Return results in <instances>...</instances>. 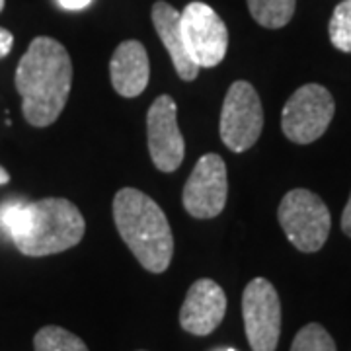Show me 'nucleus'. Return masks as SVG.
<instances>
[{
    "instance_id": "obj_21",
    "label": "nucleus",
    "mask_w": 351,
    "mask_h": 351,
    "mask_svg": "<svg viewBox=\"0 0 351 351\" xmlns=\"http://www.w3.org/2000/svg\"><path fill=\"white\" fill-rule=\"evenodd\" d=\"M10 182V174L0 166V186H4V184H8Z\"/></svg>"
},
{
    "instance_id": "obj_16",
    "label": "nucleus",
    "mask_w": 351,
    "mask_h": 351,
    "mask_svg": "<svg viewBox=\"0 0 351 351\" xmlns=\"http://www.w3.org/2000/svg\"><path fill=\"white\" fill-rule=\"evenodd\" d=\"M328 32L336 49L351 53V0H343L334 8Z\"/></svg>"
},
{
    "instance_id": "obj_17",
    "label": "nucleus",
    "mask_w": 351,
    "mask_h": 351,
    "mask_svg": "<svg viewBox=\"0 0 351 351\" xmlns=\"http://www.w3.org/2000/svg\"><path fill=\"white\" fill-rule=\"evenodd\" d=\"M291 351H336V341L328 330L316 322H311L297 332Z\"/></svg>"
},
{
    "instance_id": "obj_5",
    "label": "nucleus",
    "mask_w": 351,
    "mask_h": 351,
    "mask_svg": "<svg viewBox=\"0 0 351 351\" xmlns=\"http://www.w3.org/2000/svg\"><path fill=\"white\" fill-rule=\"evenodd\" d=\"M336 113V101L330 90L320 84H304L293 92L283 113V135L297 145H311L322 137Z\"/></svg>"
},
{
    "instance_id": "obj_6",
    "label": "nucleus",
    "mask_w": 351,
    "mask_h": 351,
    "mask_svg": "<svg viewBox=\"0 0 351 351\" xmlns=\"http://www.w3.org/2000/svg\"><path fill=\"white\" fill-rule=\"evenodd\" d=\"M221 141L232 152L252 149L263 129V108L256 88L246 80L232 82L221 110Z\"/></svg>"
},
{
    "instance_id": "obj_20",
    "label": "nucleus",
    "mask_w": 351,
    "mask_h": 351,
    "mask_svg": "<svg viewBox=\"0 0 351 351\" xmlns=\"http://www.w3.org/2000/svg\"><path fill=\"white\" fill-rule=\"evenodd\" d=\"M92 0H59V4L63 6L64 10H82L86 8Z\"/></svg>"
},
{
    "instance_id": "obj_23",
    "label": "nucleus",
    "mask_w": 351,
    "mask_h": 351,
    "mask_svg": "<svg viewBox=\"0 0 351 351\" xmlns=\"http://www.w3.org/2000/svg\"><path fill=\"white\" fill-rule=\"evenodd\" d=\"M225 351H234V350H225Z\"/></svg>"
},
{
    "instance_id": "obj_4",
    "label": "nucleus",
    "mask_w": 351,
    "mask_h": 351,
    "mask_svg": "<svg viewBox=\"0 0 351 351\" xmlns=\"http://www.w3.org/2000/svg\"><path fill=\"white\" fill-rule=\"evenodd\" d=\"M277 219L297 250L313 254L326 244L332 217L326 203L308 189H291L283 195Z\"/></svg>"
},
{
    "instance_id": "obj_13",
    "label": "nucleus",
    "mask_w": 351,
    "mask_h": 351,
    "mask_svg": "<svg viewBox=\"0 0 351 351\" xmlns=\"http://www.w3.org/2000/svg\"><path fill=\"white\" fill-rule=\"evenodd\" d=\"M152 24H154V29L164 43V47L170 53V59L174 63L178 76L186 82L195 80L199 75V66L191 61V57L186 51V45H184L182 27H180V12L168 2L158 0L152 6Z\"/></svg>"
},
{
    "instance_id": "obj_3",
    "label": "nucleus",
    "mask_w": 351,
    "mask_h": 351,
    "mask_svg": "<svg viewBox=\"0 0 351 351\" xmlns=\"http://www.w3.org/2000/svg\"><path fill=\"white\" fill-rule=\"evenodd\" d=\"M117 232L138 263L151 274H164L174 256V234L156 201L141 189L123 188L113 197Z\"/></svg>"
},
{
    "instance_id": "obj_18",
    "label": "nucleus",
    "mask_w": 351,
    "mask_h": 351,
    "mask_svg": "<svg viewBox=\"0 0 351 351\" xmlns=\"http://www.w3.org/2000/svg\"><path fill=\"white\" fill-rule=\"evenodd\" d=\"M14 45V36L6 29V27H0V59H4L6 55H10Z\"/></svg>"
},
{
    "instance_id": "obj_15",
    "label": "nucleus",
    "mask_w": 351,
    "mask_h": 351,
    "mask_svg": "<svg viewBox=\"0 0 351 351\" xmlns=\"http://www.w3.org/2000/svg\"><path fill=\"white\" fill-rule=\"evenodd\" d=\"M36 351H88L86 343L76 334L61 326H45L34 336Z\"/></svg>"
},
{
    "instance_id": "obj_2",
    "label": "nucleus",
    "mask_w": 351,
    "mask_h": 351,
    "mask_svg": "<svg viewBox=\"0 0 351 351\" xmlns=\"http://www.w3.org/2000/svg\"><path fill=\"white\" fill-rule=\"evenodd\" d=\"M0 225L12 239L14 246L29 258L71 250L86 230L82 213L64 197L8 203L0 209Z\"/></svg>"
},
{
    "instance_id": "obj_10",
    "label": "nucleus",
    "mask_w": 351,
    "mask_h": 351,
    "mask_svg": "<svg viewBox=\"0 0 351 351\" xmlns=\"http://www.w3.org/2000/svg\"><path fill=\"white\" fill-rule=\"evenodd\" d=\"M147 143L152 164L160 172H176L186 156V143L178 127V106L172 96L162 94L147 112Z\"/></svg>"
},
{
    "instance_id": "obj_12",
    "label": "nucleus",
    "mask_w": 351,
    "mask_h": 351,
    "mask_svg": "<svg viewBox=\"0 0 351 351\" xmlns=\"http://www.w3.org/2000/svg\"><path fill=\"white\" fill-rule=\"evenodd\" d=\"M113 90L123 98L141 96L151 78V63L145 45L137 39H127L117 45L110 61Z\"/></svg>"
},
{
    "instance_id": "obj_1",
    "label": "nucleus",
    "mask_w": 351,
    "mask_h": 351,
    "mask_svg": "<svg viewBox=\"0 0 351 351\" xmlns=\"http://www.w3.org/2000/svg\"><path fill=\"white\" fill-rule=\"evenodd\" d=\"M14 84L22 96L25 121L34 127L53 125L63 113L73 86L69 51L53 38L32 39L18 63Z\"/></svg>"
},
{
    "instance_id": "obj_22",
    "label": "nucleus",
    "mask_w": 351,
    "mask_h": 351,
    "mask_svg": "<svg viewBox=\"0 0 351 351\" xmlns=\"http://www.w3.org/2000/svg\"><path fill=\"white\" fill-rule=\"evenodd\" d=\"M4 4H6V0H0V12L4 10Z\"/></svg>"
},
{
    "instance_id": "obj_9",
    "label": "nucleus",
    "mask_w": 351,
    "mask_h": 351,
    "mask_svg": "<svg viewBox=\"0 0 351 351\" xmlns=\"http://www.w3.org/2000/svg\"><path fill=\"white\" fill-rule=\"evenodd\" d=\"M228 197L225 160L215 154H203L193 166L182 191V203L195 219H215L223 213Z\"/></svg>"
},
{
    "instance_id": "obj_14",
    "label": "nucleus",
    "mask_w": 351,
    "mask_h": 351,
    "mask_svg": "<svg viewBox=\"0 0 351 351\" xmlns=\"http://www.w3.org/2000/svg\"><path fill=\"white\" fill-rule=\"evenodd\" d=\"M297 0H248L252 18L267 29H279L291 22Z\"/></svg>"
},
{
    "instance_id": "obj_8",
    "label": "nucleus",
    "mask_w": 351,
    "mask_h": 351,
    "mask_svg": "<svg viewBox=\"0 0 351 351\" xmlns=\"http://www.w3.org/2000/svg\"><path fill=\"white\" fill-rule=\"evenodd\" d=\"M242 318L252 351H276L281 336V301L276 287L256 277L242 293Z\"/></svg>"
},
{
    "instance_id": "obj_11",
    "label": "nucleus",
    "mask_w": 351,
    "mask_h": 351,
    "mask_svg": "<svg viewBox=\"0 0 351 351\" xmlns=\"http://www.w3.org/2000/svg\"><path fill=\"white\" fill-rule=\"evenodd\" d=\"M226 314V295L213 279H197L180 308V326L193 336H209Z\"/></svg>"
},
{
    "instance_id": "obj_19",
    "label": "nucleus",
    "mask_w": 351,
    "mask_h": 351,
    "mask_svg": "<svg viewBox=\"0 0 351 351\" xmlns=\"http://www.w3.org/2000/svg\"><path fill=\"white\" fill-rule=\"evenodd\" d=\"M341 230L351 239V195L346 209H343V215H341Z\"/></svg>"
},
{
    "instance_id": "obj_7",
    "label": "nucleus",
    "mask_w": 351,
    "mask_h": 351,
    "mask_svg": "<svg viewBox=\"0 0 351 351\" xmlns=\"http://www.w3.org/2000/svg\"><path fill=\"white\" fill-rule=\"evenodd\" d=\"M186 51L199 69H213L225 59L228 29L221 16L205 2H189L180 14Z\"/></svg>"
}]
</instances>
